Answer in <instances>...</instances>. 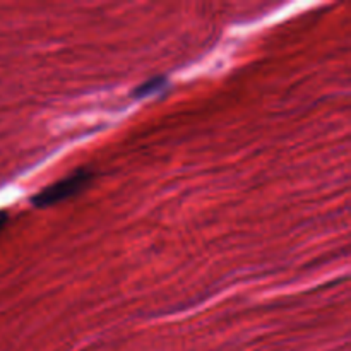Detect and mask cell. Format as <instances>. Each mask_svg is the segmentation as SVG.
Listing matches in <instances>:
<instances>
[{
  "mask_svg": "<svg viewBox=\"0 0 351 351\" xmlns=\"http://www.w3.org/2000/svg\"><path fill=\"white\" fill-rule=\"evenodd\" d=\"M95 180V175L88 168H81V170L72 171L67 177L60 178V180L53 182L48 187L41 189L38 194L31 197V204L38 209H47L51 206H57L58 202H64L67 199L74 197V195L81 194L82 191L91 185Z\"/></svg>",
  "mask_w": 351,
  "mask_h": 351,
  "instance_id": "6da1fadb",
  "label": "cell"
},
{
  "mask_svg": "<svg viewBox=\"0 0 351 351\" xmlns=\"http://www.w3.org/2000/svg\"><path fill=\"white\" fill-rule=\"evenodd\" d=\"M168 86V79L165 75H156V77H151L147 81H144L143 84L137 86L132 91L134 98H149V96L160 95L165 88Z\"/></svg>",
  "mask_w": 351,
  "mask_h": 351,
  "instance_id": "7a4b0ae2",
  "label": "cell"
},
{
  "mask_svg": "<svg viewBox=\"0 0 351 351\" xmlns=\"http://www.w3.org/2000/svg\"><path fill=\"white\" fill-rule=\"evenodd\" d=\"M7 221H9V216H7L5 211H0V232L3 230V226L7 225Z\"/></svg>",
  "mask_w": 351,
  "mask_h": 351,
  "instance_id": "3957f363",
  "label": "cell"
}]
</instances>
